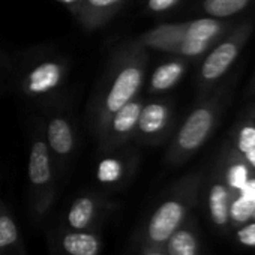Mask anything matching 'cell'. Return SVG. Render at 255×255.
I'll return each instance as SVG.
<instances>
[{"label":"cell","instance_id":"5b68a950","mask_svg":"<svg viewBox=\"0 0 255 255\" xmlns=\"http://www.w3.org/2000/svg\"><path fill=\"white\" fill-rule=\"evenodd\" d=\"M59 171L44 140L41 123L35 125L30 132V149L27 164L29 207L30 218L41 224L53 207L59 189Z\"/></svg>","mask_w":255,"mask_h":255},{"label":"cell","instance_id":"603a6c76","mask_svg":"<svg viewBox=\"0 0 255 255\" xmlns=\"http://www.w3.org/2000/svg\"><path fill=\"white\" fill-rule=\"evenodd\" d=\"M182 0H146V11L149 14H167L177 8Z\"/></svg>","mask_w":255,"mask_h":255},{"label":"cell","instance_id":"8992f818","mask_svg":"<svg viewBox=\"0 0 255 255\" xmlns=\"http://www.w3.org/2000/svg\"><path fill=\"white\" fill-rule=\"evenodd\" d=\"M255 29L254 20L237 21L236 26L219 39L204 56L197 72V99L207 96L230 72Z\"/></svg>","mask_w":255,"mask_h":255},{"label":"cell","instance_id":"ffe728a7","mask_svg":"<svg viewBox=\"0 0 255 255\" xmlns=\"http://www.w3.org/2000/svg\"><path fill=\"white\" fill-rule=\"evenodd\" d=\"M227 140L242 155L255 147V101L239 116Z\"/></svg>","mask_w":255,"mask_h":255},{"label":"cell","instance_id":"277c9868","mask_svg":"<svg viewBox=\"0 0 255 255\" xmlns=\"http://www.w3.org/2000/svg\"><path fill=\"white\" fill-rule=\"evenodd\" d=\"M69 62L63 56L50 51L29 54L20 65L17 89L29 101L51 105L57 102L69 75Z\"/></svg>","mask_w":255,"mask_h":255},{"label":"cell","instance_id":"6da1fadb","mask_svg":"<svg viewBox=\"0 0 255 255\" xmlns=\"http://www.w3.org/2000/svg\"><path fill=\"white\" fill-rule=\"evenodd\" d=\"M149 66V50L135 39L119 45L92 93L87 107V125L98 138L107 120L141 92Z\"/></svg>","mask_w":255,"mask_h":255},{"label":"cell","instance_id":"9a60e30c","mask_svg":"<svg viewBox=\"0 0 255 255\" xmlns=\"http://www.w3.org/2000/svg\"><path fill=\"white\" fill-rule=\"evenodd\" d=\"M125 3L126 0H80V9L75 20L84 30L95 32L108 24Z\"/></svg>","mask_w":255,"mask_h":255},{"label":"cell","instance_id":"d4e9b609","mask_svg":"<svg viewBox=\"0 0 255 255\" xmlns=\"http://www.w3.org/2000/svg\"><path fill=\"white\" fill-rule=\"evenodd\" d=\"M57 2H59L60 5H63V6L72 14L74 18L77 17L78 9H80V0H57Z\"/></svg>","mask_w":255,"mask_h":255},{"label":"cell","instance_id":"cb8c5ba5","mask_svg":"<svg viewBox=\"0 0 255 255\" xmlns=\"http://www.w3.org/2000/svg\"><path fill=\"white\" fill-rule=\"evenodd\" d=\"M237 239L242 245L255 248V222H246L239 227Z\"/></svg>","mask_w":255,"mask_h":255},{"label":"cell","instance_id":"83f0119b","mask_svg":"<svg viewBox=\"0 0 255 255\" xmlns=\"http://www.w3.org/2000/svg\"><path fill=\"white\" fill-rule=\"evenodd\" d=\"M3 65H5V62H3L2 56H0V78H2V75H3Z\"/></svg>","mask_w":255,"mask_h":255},{"label":"cell","instance_id":"7a4b0ae2","mask_svg":"<svg viewBox=\"0 0 255 255\" xmlns=\"http://www.w3.org/2000/svg\"><path fill=\"white\" fill-rule=\"evenodd\" d=\"M206 177L204 168L192 170L177 179L159 198L132 239L135 254L147 249H162L167 239L185 222L201 198Z\"/></svg>","mask_w":255,"mask_h":255},{"label":"cell","instance_id":"7402d4cb","mask_svg":"<svg viewBox=\"0 0 255 255\" xmlns=\"http://www.w3.org/2000/svg\"><path fill=\"white\" fill-rule=\"evenodd\" d=\"M255 212V200L243 194H236L230 206V225L240 227L251 221Z\"/></svg>","mask_w":255,"mask_h":255},{"label":"cell","instance_id":"484cf974","mask_svg":"<svg viewBox=\"0 0 255 255\" xmlns=\"http://www.w3.org/2000/svg\"><path fill=\"white\" fill-rule=\"evenodd\" d=\"M245 96H246L248 99L255 98V72H254V75H252V78H251V81H249V84H248V87H246Z\"/></svg>","mask_w":255,"mask_h":255},{"label":"cell","instance_id":"8fae6325","mask_svg":"<svg viewBox=\"0 0 255 255\" xmlns=\"http://www.w3.org/2000/svg\"><path fill=\"white\" fill-rule=\"evenodd\" d=\"M144 98L137 96L111 114L96 138L98 152L111 150L134 141L140 111L144 105Z\"/></svg>","mask_w":255,"mask_h":255},{"label":"cell","instance_id":"4316f807","mask_svg":"<svg viewBox=\"0 0 255 255\" xmlns=\"http://www.w3.org/2000/svg\"><path fill=\"white\" fill-rule=\"evenodd\" d=\"M137 255H168L164 249H147V251H141Z\"/></svg>","mask_w":255,"mask_h":255},{"label":"cell","instance_id":"52a82bcc","mask_svg":"<svg viewBox=\"0 0 255 255\" xmlns=\"http://www.w3.org/2000/svg\"><path fill=\"white\" fill-rule=\"evenodd\" d=\"M41 129L59 176L62 177L71 168L78 149V134L69 110L59 101L51 104L41 122Z\"/></svg>","mask_w":255,"mask_h":255},{"label":"cell","instance_id":"4fadbf2b","mask_svg":"<svg viewBox=\"0 0 255 255\" xmlns=\"http://www.w3.org/2000/svg\"><path fill=\"white\" fill-rule=\"evenodd\" d=\"M53 255H101L102 239L99 231H77L63 227L50 236Z\"/></svg>","mask_w":255,"mask_h":255},{"label":"cell","instance_id":"e0dca14e","mask_svg":"<svg viewBox=\"0 0 255 255\" xmlns=\"http://www.w3.org/2000/svg\"><path fill=\"white\" fill-rule=\"evenodd\" d=\"M162 249L168 255H203L198 224L192 213L167 239Z\"/></svg>","mask_w":255,"mask_h":255},{"label":"cell","instance_id":"ac0fdd59","mask_svg":"<svg viewBox=\"0 0 255 255\" xmlns=\"http://www.w3.org/2000/svg\"><path fill=\"white\" fill-rule=\"evenodd\" d=\"M0 255H27L17 221L2 198H0Z\"/></svg>","mask_w":255,"mask_h":255},{"label":"cell","instance_id":"2e32d148","mask_svg":"<svg viewBox=\"0 0 255 255\" xmlns=\"http://www.w3.org/2000/svg\"><path fill=\"white\" fill-rule=\"evenodd\" d=\"M188 68H189V60L176 54L162 60L153 69L150 75V80L147 84L149 95L158 96L174 89L180 83V80L185 77Z\"/></svg>","mask_w":255,"mask_h":255},{"label":"cell","instance_id":"5bb4252c","mask_svg":"<svg viewBox=\"0 0 255 255\" xmlns=\"http://www.w3.org/2000/svg\"><path fill=\"white\" fill-rule=\"evenodd\" d=\"M213 164L218 167L225 183L234 194H237L246 185V182L255 174V171L251 168L245 156L239 153L228 143V140H225L221 144Z\"/></svg>","mask_w":255,"mask_h":255},{"label":"cell","instance_id":"d6986e66","mask_svg":"<svg viewBox=\"0 0 255 255\" xmlns=\"http://www.w3.org/2000/svg\"><path fill=\"white\" fill-rule=\"evenodd\" d=\"M236 21L233 20H221V18H198L183 23L185 39H198V41H213L218 42L222 39L233 27Z\"/></svg>","mask_w":255,"mask_h":255},{"label":"cell","instance_id":"f1b7e54d","mask_svg":"<svg viewBox=\"0 0 255 255\" xmlns=\"http://www.w3.org/2000/svg\"><path fill=\"white\" fill-rule=\"evenodd\" d=\"M252 218H254V219H255V212H254V216H252Z\"/></svg>","mask_w":255,"mask_h":255},{"label":"cell","instance_id":"ba28073f","mask_svg":"<svg viewBox=\"0 0 255 255\" xmlns=\"http://www.w3.org/2000/svg\"><path fill=\"white\" fill-rule=\"evenodd\" d=\"M140 153L129 143L111 150L98 152L95 179L105 192L122 191L129 185L140 167Z\"/></svg>","mask_w":255,"mask_h":255},{"label":"cell","instance_id":"30bf717a","mask_svg":"<svg viewBox=\"0 0 255 255\" xmlns=\"http://www.w3.org/2000/svg\"><path fill=\"white\" fill-rule=\"evenodd\" d=\"M114 207L116 203L105 191L81 192L68 206L60 227L77 231H98Z\"/></svg>","mask_w":255,"mask_h":255},{"label":"cell","instance_id":"3957f363","mask_svg":"<svg viewBox=\"0 0 255 255\" xmlns=\"http://www.w3.org/2000/svg\"><path fill=\"white\" fill-rule=\"evenodd\" d=\"M237 78L239 71H234L230 75L227 74L224 81H221L207 96L197 99L192 111L173 134V140L165 153V164L168 167L186 164L210 140L222 114L231 102Z\"/></svg>","mask_w":255,"mask_h":255},{"label":"cell","instance_id":"9c48e42d","mask_svg":"<svg viewBox=\"0 0 255 255\" xmlns=\"http://www.w3.org/2000/svg\"><path fill=\"white\" fill-rule=\"evenodd\" d=\"M176 128V108L171 99L156 98L144 101L140 111L134 143L156 147L168 141Z\"/></svg>","mask_w":255,"mask_h":255},{"label":"cell","instance_id":"7c38bea8","mask_svg":"<svg viewBox=\"0 0 255 255\" xmlns=\"http://www.w3.org/2000/svg\"><path fill=\"white\" fill-rule=\"evenodd\" d=\"M201 194H204L210 221L219 230H227L230 227V206L236 194L228 188L215 164L210 173H206Z\"/></svg>","mask_w":255,"mask_h":255},{"label":"cell","instance_id":"44dd1931","mask_svg":"<svg viewBox=\"0 0 255 255\" xmlns=\"http://www.w3.org/2000/svg\"><path fill=\"white\" fill-rule=\"evenodd\" d=\"M255 0H201L200 11L212 18L228 20L248 11Z\"/></svg>","mask_w":255,"mask_h":255}]
</instances>
